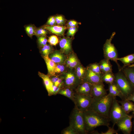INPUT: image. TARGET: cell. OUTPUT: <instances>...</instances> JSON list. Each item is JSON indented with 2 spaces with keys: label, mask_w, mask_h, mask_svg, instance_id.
<instances>
[{
  "label": "cell",
  "mask_w": 134,
  "mask_h": 134,
  "mask_svg": "<svg viewBox=\"0 0 134 134\" xmlns=\"http://www.w3.org/2000/svg\"><path fill=\"white\" fill-rule=\"evenodd\" d=\"M83 81L88 82L92 85L98 83L102 81V75L97 74L92 71L87 67Z\"/></svg>",
  "instance_id": "10"
},
{
  "label": "cell",
  "mask_w": 134,
  "mask_h": 134,
  "mask_svg": "<svg viewBox=\"0 0 134 134\" xmlns=\"http://www.w3.org/2000/svg\"><path fill=\"white\" fill-rule=\"evenodd\" d=\"M82 81L73 73L68 72L66 74L64 78V87H68L75 90Z\"/></svg>",
  "instance_id": "9"
},
{
  "label": "cell",
  "mask_w": 134,
  "mask_h": 134,
  "mask_svg": "<svg viewBox=\"0 0 134 134\" xmlns=\"http://www.w3.org/2000/svg\"><path fill=\"white\" fill-rule=\"evenodd\" d=\"M71 38L68 37H63L60 38L59 42L60 51L63 53L68 54L72 51Z\"/></svg>",
  "instance_id": "12"
},
{
  "label": "cell",
  "mask_w": 134,
  "mask_h": 134,
  "mask_svg": "<svg viewBox=\"0 0 134 134\" xmlns=\"http://www.w3.org/2000/svg\"><path fill=\"white\" fill-rule=\"evenodd\" d=\"M107 131L105 132H101L100 134H118V130H115L114 128V127H109Z\"/></svg>",
  "instance_id": "37"
},
{
  "label": "cell",
  "mask_w": 134,
  "mask_h": 134,
  "mask_svg": "<svg viewBox=\"0 0 134 134\" xmlns=\"http://www.w3.org/2000/svg\"><path fill=\"white\" fill-rule=\"evenodd\" d=\"M128 115L119 104L116 97H114L109 117L113 124L112 127H114L118 121Z\"/></svg>",
  "instance_id": "6"
},
{
  "label": "cell",
  "mask_w": 134,
  "mask_h": 134,
  "mask_svg": "<svg viewBox=\"0 0 134 134\" xmlns=\"http://www.w3.org/2000/svg\"><path fill=\"white\" fill-rule=\"evenodd\" d=\"M62 134H78L76 131L70 126L63 129L61 131Z\"/></svg>",
  "instance_id": "33"
},
{
  "label": "cell",
  "mask_w": 134,
  "mask_h": 134,
  "mask_svg": "<svg viewBox=\"0 0 134 134\" xmlns=\"http://www.w3.org/2000/svg\"><path fill=\"white\" fill-rule=\"evenodd\" d=\"M108 90L110 95L114 97H118L122 100L126 99L115 81L112 83L108 84Z\"/></svg>",
  "instance_id": "16"
},
{
  "label": "cell",
  "mask_w": 134,
  "mask_h": 134,
  "mask_svg": "<svg viewBox=\"0 0 134 134\" xmlns=\"http://www.w3.org/2000/svg\"><path fill=\"white\" fill-rule=\"evenodd\" d=\"M51 77V78H50L53 84L56 82L60 78V77L59 76L57 75L52 76Z\"/></svg>",
  "instance_id": "42"
},
{
  "label": "cell",
  "mask_w": 134,
  "mask_h": 134,
  "mask_svg": "<svg viewBox=\"0 0 134 134\" xmlns=\"http://www.w3.org/2000/svg\"><path fill=\"white\" fill-rule=\"evenodd\" d=\"M119 103H120L123 109L127 114L133 110L134 104L129 100L125 99L124 100H118Z\"/></svg>",
  "instance_id": "21"
},
{
  "label": "cell",
  "mask_w": 134,
  "mask_h": 134,
  "mask_svg": "<svg viewBox=\"0 0 134 134\" xmlns=\"http://www.w3.org/2000/svg\"><path fill=\"white\" fill-rule=\"evenodd\" d=\"M38 73L39 76L42 79L48 94L54 84L48 75H45L39 71L38 72Z\"/></svg>",
  "instance_id": "20"
},
{
  "label": "cell",
  "mask_w": 134,
  "mask_h": 134,
  "mask_svg": "<svg viewBox=\"0 0 134 134\" xmlns=\"http://www.w3.org/2000/svg\"><path fill=\"white\" fill-rule=\"evenodd\" d=\"M127 99L134 102V93Z\"/></svg>",
  "instance_id": "43"
},
{
  "label": "cell",
  "mask_w": 134,
  "mask_h": 134,
  "mask_svg": "<svg viewBox=\"0 0 134 134\" xmlns=\"http://www.w3.org/2000/svg\"><path fill=\"white\" fill-rule=\"evenodd\" d=\"M56 24L55 17L54 16L50 17L48 18L46 23V25L49 26H53Z\"/></svg>",
  "instance_id": "39"
},
{
  "label": "cell",
  "mask_w": 134,
  "mask_h": 134,
  "mask_svg": "<svg viewBox=\"0 0 134 134\" xmlns=\"http://www.w3.org/2000/svg\"><path fill=\"white\" fill-rule=\"evenodd\" d=\"M132 116L128 115L121 119L116 123L119 130L124 134H130L132 130Z\"/></svg>",
  "instance_id": "8"
},
{
  "label": "cell",
  "mask_w": 134,
  "mask_h": 134,
  "mask_svg": "<svg viewBox=\"0 0 134 134\" xmlns=\"http://www.w3.org/2000/svg\"><path fill=\"white\" fill-rule=\"evenodd\" d=\"M115 34V32H113L110 38L106 40L103 47V56L104 59L115 62L120 70L122 67H120L117 61L118 58L117 50L113 44L111 43Z\"/></svg>",
  "instance_id": "5"
},
{
  "label": "cell",
  "mask_w": 134,
  "mask_h": 134,
  "mask_svg": "<svg viewBox=\"0 0 134 134\" xmlns=\"http://www.w3.org/2000/svg\"><path fill=\"white\" fill-rule=\"evenodd\" d=\"M92 99L90 94L84 95L75 93L73 102L75 107L83 112L90 108Z\"/></svg>",
  "instance_id": "7"
},
{
  "label": "cell",
  "mask_w": 134,
  "mask_h": 134,
  "mask_svg": "<svg viewBox=\"0 0 134 134\" xmlns=\"http://www.w3.org/2000/svg\"><path fill=\"white\" fill-rule=\"evenodd\" d=\"M88 67L94 73L100 75H102V71L100 67L99 63H95L91 64Z\"/></svg>",
  "instance_id": "27"
},
{
  "label": "cell",
  "mask_w": 134,
  "mask_h": 134,
  "mask_svg": "<svg viewBox=\"0 0 134 134\" xmlns=\"http://www.w3.org/2000/svg\"><path fill=\"white\" fill-rule=\"evenodd\" d=\"M79 23L74 20L68 21L67 24V28H68L70 27H76Z\"/></svg>",
  "instance_id": "40"
},
{
  "label": "cell",
  "mask_w": 134,
  "mask_h": 134,
  "mask_svg": "<svg viewBox=\"0 0 134 134\" xmlns=\"http://www.w3.org/2000/svg\"><path fill=\"white\" fill-rule=\"evenodd\" d=\"M121 70L134 86V67H122Z\"/></svg>",
  "instance_id": "19"
},
{
  "label": "cell",
  "mask_w": 134,
  "mask_h": 134,
  "mask_svg": "<svg viewBox=\"0 0 134 134\" xmlns=\"http://www.w3.org/2000/svg\"><path fill=\"white\" fill-rule=\"evenodd\" d=\"M133 131L134 133V120L133 121Z\"/></svg>",
  "instance_id": "45"
},
{
  "label": "cell",
  "mask_w": 134,
  "mask_h": 134,
  "mask_svg": "<svg viewBox=\"0 0 134 134\" xmlns=\"http://www.w3.org/2000/svg\"><path fill=\"white\" fill-rule=\"evenodd\" d=\"M78 63V61L77 58L73 55L72 61L68 67L70 68H73L77 66Z\"/></svg>",
  "instance_id": "38"
},
{
  "label": "cell",
  "mask_w": 134,
  "mask_h": 134,
  "mask_svg": "<svg viewBox=\"0 0 134 134\" xmlns=\"http://www.w3.org/2000/svg\"><path fill=\"white\" fill-rule=\"evenodd\" d=\"M57 24L58 25L63 26L66 22L65 19L62 15H58L55 16Z\"/></svg>",
  "instance_id": "31"
},
{
  "label": "cell",
  "mask_w": 134,
  "mask_h": 134,
  "mask_svg": "<svg viewBox=\"0 0 134 134\" xmlns=\"http://www.w3.org/2000/svg\"><path fill=\"white\" fill-rule=\"evenodd\" d=\"M49 58L56 64H63L66 59L64 54L61 51H53L49 56Z\"/></svg>",
  "instance_id": "14"
},
{
  "label": "cell",
  "mask_w": 134,
  "mask_h": 134,
  "mask_svg": "<svg viewBox=\"0 0 134 134\" xmlns=\"http://www.w3.org/2000/svg\"><path fill=\"white\" fill-rule=\"evenodd\" d=\"M117 60L123 64L124 66L123 67H127L131 64L134 63V53L122 58H118Z\"/></svg>",
  "instance_id": "22"
},
{
  "label": "cell",
  "mask_w": 134,
  "mask_h": 134,
  "mask_svg": "<svg viewBox=\"0 0 134 134\" xmlns=\"http://www.w3.org/2000/svg\"><path fill=\"white\" fill-rule=\"evenodd\" d=\"M107 91L103 82L101 81L93 85L90 95L93 98H98L107 95Z\"/></svg>",
  "instance_id": "11"
},
{
  "label": "cell",
  "mask_w": 134,
  "mask_h": 134,
  "mask_svg": "<svg viewBox=\"0 0 134 134\" xmlns=\"http://www.w3.org/2000/svg\"><path fill=\"white\" fill-rule=\"evenodd\" d=\"M75 93L74 90L68 87H64L60 90L58 94L65 96L73 101Z\"/></svg>",
  "instance_id": "18"
},
{
  "label": "cell",
  "mask_w": 134,
  "mask_h": 134,
  "mask_svg": "<svg viewBox=\"0 0 134 134\" xmlns=\"http://www.w3.org/2000/svg\"><path fill=\"white\" fill-rule=\"evenodd\" d=\"M48 31L43 27L37 28L35 35L37 36H46L48 33Z\"/></svg>",
  "instance_id": "28"
},
{
  "label": "cell",
  "mask_w": 134,
  "mask_h": 134,
  "mask_svg": "<svg viewBox=\"0 0 134 134\" xmlns=\"http://www.w3.org/2000/svg\"><path fill=\"white\" fill-rule=\"evenodd\" d=\"M114 75L115 82L124 97L127 99L134 93V86L121 70Z\"/></svg>",
  "instance_id": "3"
},
{
  "label": "cell",
  "mask_w": 134,
  "mask_h": 134,
  "mask_svg": "<svg viewBox=\"0 0 134 134\" xmlns=\"http://www.w3.org/2000/svg\"><path fill=\"white\" fill-rule=\"evenodd\" d=\"M85 130L88 133L92 132L97 127L101 126L109 127V117L89 109L83 112Z\"/></svg>",
  "instance_id": "1"
},
{
  "label": "cell",
  "mask_w": 134,
  "mask_h": 134,
  "mask_svg": "<svg viewBox=\"0 0 134 134\" xmlns=\"http://www.w3.org/2000/svg\"><path fill=\"white\" fill-rule=\"evenodd\" d=\"M113 98L108 93L101 97L93 98L89 109L109 117Z\"/></svg>",
  "instance_id": "2"
},
{
  "label": "cell",
  "mask_w": 134,
  "mask_h": 134,
  "mask_svg": "<svg viewBox=\"0 0 134 134\" xmlns=\"http://www.w3.org/2000/svg\"><path fill=\"white\" fill-rule=\"evenodd\" d=\"M111 72H112V66L109 60L106 59L105 65L102 72V74L106 73Z\"/></svg>",
  "instance_id": "30"
},
{
  "label": "cell",
  "mask_w": 134,
  "mask_h": 134,
  "mask_svg": "<svg viewBox=\"0 0 134 134\" xmlns=\"http://www.w3.org/2000/svg\"><path fill=\"white\" fill-rule=\"evenodd\" d=\"M93 85L86 82L82 81L75 89V93L80 94H90Z\"/></svg>",
  "instance_id": "13"
},
{
  "label": "cell",
  "mask_w": 134,
  "mask_h": 134,
  "mask_svg": "<svg viewBox=\"0 0 134 134\" xmlns=\"http://www.w3.org/2000/svg\"><path fill=\"white\" fill-rule=\"evenodd\" d=\"M46 65L48 72V75L50 77L56 75L55 72L56 64L49 57L42 56Z\"/></svg>",
  "instance_id": "17"
},
{
  "label": "cell",
  "mask_w": 134,
  "mask_h": 134,
  "mask_svg": "<svg viewBox=\"0 0 134 134\" xmlns=\"http://www.w3.org/2000/svg\"><path fill=\"white\" fill-rule=\"evenodd\" d=\"M86 69V68L81 65L78 66L76 68V76L82 81L85 75Z\"/></svg>",
  "instance_id": "25"
},
{
  "label": "cell",
  "mask_w": 134,
  "mask_h": 134,
  "mask_svg": "<svg viewBox=\"0 0 134 134\" xmlns=\"http://www.w3.org/2000/svg\"><path fill=\"white\" fill-rule=\"evenodd\" d=\"M37 42L39 47L41 48L47 44L48 40L46 36H37Z\"/></svg>",
  "instance_id": "29"
},
{
  "label": "cell",
  "mask_w": 134,
  "mask_h": 134,
  "mask_svg": "<svg viewBox=\"0 0 134 134\" xmlns=\"http://www.w3.org/2000/svg\"><path fill=\"white\" fill-rule=\"evenodd\" d=\"M69 124V126L73 128L78 134H87L85 128L83 112L75 107L70 116Z\"/></svg>",
  "instance_id": "4"
},
{
  "label": "cell",
  "mask_w": 134,
  "mask_h": 134,
  "mask_svg": "<svg viewBox=\"0 0 134 134\" xmlns=\"http://www.w3.org/2000/svg\"><path fill=\"white\" fill-rule=\"evenodd\" d=\"M65 67L63 64H57L55 68V72L56 73H59L63 72Z\"/></svg>",
  "instance_id": "36"
},
{
  "label": "cell",
  "mask_w": 134,
  "mask_h": 134,
  "mask_svg": "<svg viewBox=\"0 0 134 134\" xmlns=\"http://www.w3.org/2000/svg\"><path fill=\"white\" fill-rule=\"evenodd\" d=\"M61 88L60 87L53 85L49 93L48 94L49 96L55 95L57 94Z\"/></svg>",
  "instance_id": "34"
},
{
  "label": "cell",
  "mask_w": 134,
  "mask_h": 134,
  "mask_svg": "<svg viewBox=\"0 0 134 134\" xmlns=\"http://www.w3.org/2000/svg\"><path fill=\"white\" fill-rule=\"evenodd\" d=\"M73 55V54L70 55L66 60L65 63L67 65L68 67L71 62Z\"/></svg>",
  "instance_id": "41"
},
{
  "label": "cell",
  "mask_w": 134,
  "mask_h": 134,
  "mask_svg": "<svg viewBox=\"0 0 134 134\" xmlns=\"http://www.w3.org/2000/svg\"><path fill=\"white\" fill-rule=\"evenodd\" d=\"M42 27L50 32L60 36L64 35L67 28L65 26L58 25L51 26L46 25Z\"/></svg>",
  "instance_id": "15"
},
{
  "label": "cell",
  "mask_w": 134,
  "mask_h": 134,
  "mask_svg": "<svg viewBox=\"0 0 134 134\" xmlns=\"http://www.w3.org/2000/svg\"><path fill=\"white\" fill-rule=\"evenodd\" d=\"M132 112H133L132 113L133 114V115H134V108L133 110V111H132Z\"/></svg>",
  "instance_id": "46"
},
{
  "label": "cell",
  "mask_w": 134,
  "mask_h": 134,
  "mask_svg": "<svg viewBox=\"0 0 134 134\" xmlns=\"http://www.w3.org/2000/svg\"><path fill=\"white\" fill-rule=\"evenodd\" d=\"M127 67H134V63L132 64V65H130Z\"/></svg>",
  "instance_id": "44"
},
{
  "label": "cell",
  "mask_w": 134,
  "mask_h": 134,
  "mask_svg": "<svg viewBox=\"0 0 134 134\" xmlns=\"http://www.w3.org/2000/svg\"><path fill=\"white\" fill-rule=\"evenodd\" d=\"M37 28L34 25L30 24L25 27V30L28 35L30 37L35 35Z\"/></svg>",
  "instance_id": "26"
},
{
  "label": "cell",
  "mask_w": 134,
  "mask_h": 134,
  "mask_svg": "<svg viewBox=\"0 0 134 134\" xmlns=\"http://www.w3.org/2000/svg\"><path fill=\"white\" fill-rule=\"evenodd\" d=\"M102 81L106 84L112 83L115 81V76L112 72L103 74L102 76Z\"/></svg>",
  "instance_id": "23"
},
{
  "label": "cell",
  "mask_w": 134,
  "mask_h": 134,
  "mask_svg": "<svg viewBox=\"0 0 134 134\" xmlns=\"http://www.w3.org/2000/svg\"><path fill=\"white\" fill-rule=\"evenodd\" d=\"M77 28L76 27L68 28L67 35L68 36H73L77 31Z\"/></svg>",
  "instance_id": "35"
},
{
  "label": "cell",
  "mask_w": 134,
  "mask_h": 134,
  "mask_svg": "<svg viewBox=\"0 0 134 134\" xmlns=\"http://www.w3.org/2000/svg\"><path fill=\"white\" fill-rule=\"evenodd\" d=\"M48 42L51 45L56 46L59 42L57 37L55 35H52L48 38Z\"/></svg>",
  "instance_id": "32"
},
{
  "label": "cell",
  "mask_w": 134,
  "mask_h": 134,
  "mask_svg": "<svg viewBox=\"0 0 134 134\" xmlns=\"http://www.w3.org/2000/svg\"><path fill=\"white\" fill-rule=\"evenodd\" d=\"M40 52L42 56H49L53 51V48L50 44H46L40 48Z\"/></svg>",
  "instance_id": "24"
}]
</instances>
